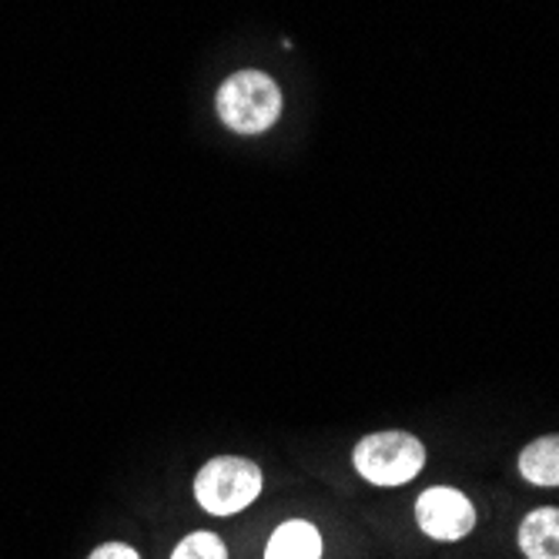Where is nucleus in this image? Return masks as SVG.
I'll return each mask as SVG.
<instances>
[{
    "label": "nucleus",
    "instance_id": "nucleus-5",
    "mask_svg": "<svg viewBox=\"0 0 559 559\" xmlns=\"http://www.w3.org/2000/svg\"><path fill=\"white\" fill-rule=\"evenodd\" d=\"M265 559H322V533L305 520H288L272 533Z\"/></svg>",
    "mask_w": 559,
    "mask_h": 559
},
{
    "label": "nucleus",
    "instance_id": "nucleus-7",
    "mask_svg": "<svg viewBox=\"0 0 559 559\" xmlns=\"http://www.w3.org/2000/svg\"><path fill=\"white\" fill-rule=\"evenodd\" d=\"M520 476L533 486H559V436L533 439L520 452Z\"/></svg>",
    "mask_w": 559,
    "mask_h": 559
},
{
    "label": "nucleus",
    "instance_id": "nucleus-9",
    "mask_svg": "<svg viewBox=\"0 0 559 559\" xmlns=\"http://www.w3.org/2000/svg\"><path fill=\"white\" fill-rule=\"evenodd\" d=\"M87 559H141V556L128 543H105V546H97Z\"/></svg>",
    "mask_w": 559,
    "mask_h": 559
},
{
    "label": "nucleus",
    "instance_id": "nucleus-1",
    "mask_svg": "<svg viewBox=\"0 0 559 559\" xmlns=\"http://www.w3.org/2000/svg\"><path fill=\"white\" fill-rule=\"evenodd\" d=\"M218 118L238 134H262L282 115V87L265 71L231 74L215 97Z\"/></svg>",
    "mask_w": 559,
    "mask_h": 559
},
{
    "label": "nucleus",
    "instance_id": "nucleus-3",
    "mask_svg": "<svg viewBox=\"0 0 559 559\" xmlns=\"http://www.w3.org/2000/svg\"><path fill=\"white\" fill-rule=\"evenodd\" d=\"M262 469L241 455H218L194 476V499L212 516H235L262 496Z\"/></svg>",
    "mask_w": 559,
    "mask_h": 559
},
{
    "label": "nucleus",
    "instance_id": "nucleus-4",
    "mask_svg": "<svg viewBox=\"0 0 559 559\" xmlns=\"http://www.w3.org/2000/svg\"><path fill=\"white\" fill-rule=\"evenodd\" d=\"M416 523L429 539L455 543L476 530V506L449 486H432L416 499Z\"/></svg>",
    "mask_w": 559,
    "mask_h": 559
},
{
    "label": "nucleus",
    "instance_id": "nucleus-2",
    "mask_svg": "<svg viewBox=\"0 0 559 559\" xmlns=\"http://www.w3.org/2000/svg\"><path fill=\"white\" fill-rule=\"evenodd\" d=\"M355 473L372 486H402L423 473L426 466V445L413 432H372L359 439L352 452Z\"/></svg>",
    "mask_w": 559,
    "mask_h": 559
},
{
    "label": "nucleus",
    "instance_id": "nucleus-6",
    "mask_svg": "<svg viewBox=\"0 0 559 559\" xmlns=\"http://www.w3.org/2000/svg\"><path fill=\"white\" fill-rule=\"evenodd\" d=\"M520 549L526 559H559V510L543 506L520 526Z\"/></svg>",
    "mask_w": 559,
    "mask_h": 559
},
{
    "label": "nucleus",
    "instance_id": "nucleus-8",
    "mask_svg": "<svg viewBox=\"0 0 559 559\" xmlns=\"http://www.w3.org/2000/svg\"><path fill=\"white\" fill-rule=\"evenodd\" d=\"M171 559H228V549L215 533H191L175 546Z\"/></svg>",
    "mask_w": 559,
    "mask_h": 559
}]
</instances>
